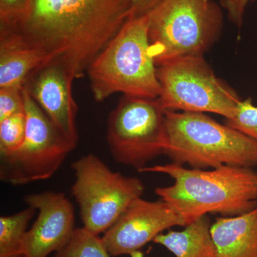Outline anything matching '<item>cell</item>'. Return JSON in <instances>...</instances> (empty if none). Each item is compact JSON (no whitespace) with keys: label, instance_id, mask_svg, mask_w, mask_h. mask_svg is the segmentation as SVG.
<instances>
[{"label":"cell","instance_id":"1","mask_svg":"<svg viewBox=\"0 0 257 257\" xmlns=\"http://www.w3.org/2000/svg\"><path fill=\"white\" fill-rule=\"evenodd\" d=\"M128 19V0H29L10 30L82 78Z\"/></svg>","mask_w":257,"mask_h":257},{"label":"cell","instance_id":"2","mask_svg":"<svg viewBox=\"0 0 257 257\" xmlns=\"http://www.w3.org/2000/svg\"><path fill=\"white\" fill-rule=\"evenodd\" d=\"M139 172L173 179L172 185L157 187L155 193L186 226L208 214L234 216L257 207V172L250 167L223 165L206 170L170 163L147 166Z\"/></svg>","mask_w":257,"mask_h":257},{"label":"cell","instance_id":"3","mask_svg":"<svg viewBox=\"0 0 257 257\" xmlns=\"http://www.w3.org/2000/svg\"><path fill=\"white\" fill-rule=\"evenodd\" d=\"M148 17L128 18L88 67L94 99L116 93L156 99L161 88L157 66L150 55Z\"/></svg>","mask_w":257,"mask_h":257},{"label":"cell","instance_id":"4","mask_svg":"<svg viewBox=\"0 0 257 257\" xmlns=\"http://www.w3.org/2000/svg\"><path fill=\"white\" fill-rule=\"evenodd\" d=\"M165 122L172 163L199 170L257 166V141L204 113L165 110Z\"/></svg>","mask_w":257,"mask_h":257},{"label":"cell","instance_id":"5","mask_svg":"<svg viewBox=\"0 0 257 257\" xmlns=\"http://www.w3.org/2000/svg\"><path fill=\"white\" fill-rule=\"evenodd\" d=\"M150 55L157 66L204 57L222 31V8L213 0H161L149 13Z\"/></svg>","mask_w":257,"mask_h":257},{"label":"cell","instance_id":"6","mask_svg":"<svg viewBox=\"0 0 257 257\" xmlns=\"http://www.w3.org/2000/svg\"><path fill=\"white\" fill-rule=\"evenodd\" d=\"M71 168L75 177L71 192L83 227L95 234L107 231L145 190L140 179L113 172L92 154L76 160Z\"/></svg>","mask_w":257,"mask_h":257},{"label":"cell","instance_id":"7","mask_svg":"<svg viewBox=\"0 0 257 257\" xmlns=\"http://www.w3.org/2000/svg\"><path fill=\"white\" fill-rule=\"evenodd\" d=\"M165 110L214 113L232 118L241 100L218 78L203 57H184L157 66Z\"/></svg>","mask_w":257,"mask_h":257},{"label":"cell","instance_id":"8","mask_svg":"<svg viewBox=\"0 0 257 257\" xmlns=\"http://www.w3.org/2000/svg\"><path fill=\"white\" fill-rule=\"evenodd\" d=\"M106 140L115 162L138 172L165 155V110L158 98L123 96L109 114Z\"/></svg>","mask_w":257,"mask_h":257},{"label":"cell","instance_id":"9","mask_svg":"<svg viewBox=\"0 0 257 257\" xmlns=\"http://www.w3.org/2000/svg\"><path fill=\"white\" fill-rule=\"evenodd\" d=\"M27 128L16 151L0 155V179L13 186L50 179L75 145L57 130L23 87Z\"/></svg>","mask_w":257,"mask_h":257},{"label":"cell","instance_id":"10","mask_svg":"<svg viewBox=\"0 0 257 257\" xmlns=\"http://www.w3.org/2000/svg\"><path fill=\"white\" fill-rule=\"evenodd\" d=\"M185 226V222L164 201H134L105 231L102 240L112 256L130 255L153 241L159 234L173 226Z\"/></svg>","mask_w":257,"mask_h":257},{"label":"cell","instance_id":"11","mask_svg":"<svg viewBox=\"0 0 257 257\" xmlns=\"http://www.w3.org/2000/svg\"><path fill=\"white\" fill-rule=\"evenodd\" d=\"M24 201L38 211L36 220L24 235V256L47 257L62 249L75 230L74 208L67 196L48 191L28 194Z\"/></svg>","mask_w":257,"mask_h":257},{"label":"cell","instance_id":"12","mask_svg":"<svg viewBox=\"0 0 257 257\" xmlns=\"http://www.w3.org/2000/svg\"><path fill=\"white\" fill-rule=\"evenodd\" d=\"M74 80L73 76L62 64L49 62L34 71L23 87L57 130L77 147L78 106L72 94Z\"/></svg>","mask_w":257,"mask_h":257},{"label":"cell","instance_id":"13","mask_svg":"<svg viewBox=\"0 0 257 257\" xmlns=\"http://www.w3.org/2000/svg\"><path fill=\"white\" fill-rule=\"evenodd\" d=\"M216 257H257V207L234 216H221L211 224Z\"/></svg>","mask_w":257,"mask_h":257},{"label":"cell","instance_id":"14","mask_svg":"<svg viewBox=\"0 0 257 257\" xmlns=\"http://www.w3.org/2000/svg\"><path fill=\"white\" fill-rule=\"evenodd\" d=\"M47 62L45 54L15 32L0 30V88L23 87L29 76Z\"/></svg>","mask_w":257,"mask_h":257},{"label":"cell","instance_id":"15","mask_svg":"<svg viewBox=\"0 0 257 257\" xmlns=\"http://www.w3.org/2000/svg\"><path fill=\"white\" fill-rule=\"evenodd\" d=\"M208 215L184 226L182 231L169 230L162 233L154 242L167 248L176 257H216Z\"/></svg>","mask_w":257,"mask_h":257},{"label":"cell","instance_id":"16","mask_svg":"<svg viewBox=\"0 0 257 257\" xmlns=\"http://www.w3.org/2000/svg\"><path fill=\"white\" fill-rule=\"evenodd\" d=\"M35 208L26 209L10 216L0 218V257H25L22 252V241Z\"/></svg>","mask_w":257,"mask_h":257},{"label":"cell","instance_id":"17","mask_svg":"<svg viewBox=\"0 0 257 257\" xmlns=\"http://www.w3.org/2000/svg\"><path fill=\"white\" fill-rule=\"evenodd\" d=\"M102 238L84 227L74 230L68 243L54 257H109Z\"/></svg>","mask_w":257,"mask_h":257},{"label":"cell","instance_id":"18","mask_svg":"<svg viewBox=\"0 0 257 257\" xmlns=\"http://www.w3.org/2000/svg\"><path fill=\"white\" fill-rule=\"evenodd\" d=\"M27 119L25 110L0 121V155L16 151L26 135Z\"/></svg>","mask_w":257,"mask_h":257},{"label":"cell","instance_id":"19","mask_svg":"<svg viewBox=\"0 0 257 257\" xmlns=\"http://www.w3.org/2000/svg\"><path fill=\"white\" fill-rule=\"evenodd\" d=\"M225 124L257 141V106L253 105L252 99L240 101L236 114L225 119Z\"/></svg>","mask_w":257,"mask_h":257},{"label":"cell","instance_id":"20","mask_svg":"<svg viewBox=\"0 0 257 257\" xmlns=\"http://www.w3.org/2000/svg\"><path fill=\"white\" fill-rule=\"evenodd\" d=\"M23 87L0 88V121L25 110Z\"/></svg>","mask_w":257,"mask_h":257},{"label":"cell","instance_id":"21","mask_svg":"<svg viewBox=\"0 0 257 257\" xmlns=\"http://www.w3.org/2000/svg\"><path fill=\"white\" fill-rule=\"evenodd\" d=\"M29 0H0V29H10L23 16Z\"/></svg>","mask_w":257,"mask_h":257},{"label":"cell","instance_id":"22","mask_svg":"<svg viewBox=\"0 0 257 257\" xmlns=\"http://www.w3.org/2000/svg\"><path fill=\"white\" fill-rule=\"evenodd\" d=\"M254 0H219L222 9L227 12L228 18L231 23L241 28L243 24V15L248 3Z\"/></svg>","mask_w":257,"mask_h":257},{"label":"cell","instance_id":"23","mask_svg":"<svg viewBox=\"0 0 257 257\" xmlns=\"http://www.w3.org/2000/svg\"><path fill=\"white\" fill-rule=\"evenodd\" d=\"M161 0H128V18L147 14Z\"/></svg>","mask_w":257,"mask_h":257},{"label":"cell","instance_id":"24","mask_svg":"<svg viewBox=\"0 0 257 257\" xmlns=\"http://www.w3.org/2000/svg\"><path fill=\"white\" fill-rule=\"evenodd\" d=\"M130 256L131 257H145V255H144V253L142 252L140 250V251H137L132 253Z\"/></svg>","mask_w":257,"mask_h":257}]
</instances>
